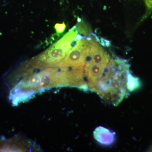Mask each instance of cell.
<instances>
[{"mask_svg":"<svg viewBox=\"0 0 152 152\" xmlns=\"http://www.w3.org/2000/svg\"><path fill=\"white\" fill-rule=\"evenodd\" d=\"M90 38L82 36L77 39L73 47L56 67L84 69L91 48Z\"/></svg>","mask_w":152,"mask_h":152,"instance_id":"3","label":"cell"},{"mask_svg":"<svg viewBox=\"0 0 152 152\" xmlns=\"http://www.w3.org/2000/svg\"><path fill=\"white\" fill-rule=\"evenodd\" d=\"M141 86L140 79L132 75L129 70L127 74V89L130 92L137 90Z\"/></svg>","mask_w":152,"mask_h":152,"instance_id":"6","label":"cell"},{"mask_svg":"<svg viewBox=\"0 0 152 152\" xmlns=\"http://www.w3.org/2000/svg\"><path fill=\"white\" fill-rule=\"evenodd\" d=\"M146 7V12L142 18V20H145L151 15L152 12V0H143Z\"/></svg>","mask_w":152,"mask_h":152,"instance_id":"7","label":"cell"},{"mask_svg":"<svg viewBox=\"0 0 152 152\" xmlns=\"http://www.w3.org/2000/svg\"><path fill=\"white\" fill-rule=\"evenodd\" d=\"M76 28L77 26H75L50 48L30 60L27 67L39 69L56 67L77 39Z\"/></svg>","mask_w":152,"mask_h":152,"instance_id":"2","label":"cell"},{"mask_svg":"<svg viewBox=\"0 0 152 152\" xmlns=\"http://www.w3.org/2000/svg\"><path fill=\"white\" fill-rule=\"evenodd\" d=\"M55 28L58 35L63 34L66 28V25L64 23H57L55 25Z\"/></svg>","mask_w":152,"mask_h":152,"instance_id":"8","label":"cell"},{"mask_svg":"<svg viewBox=\"0 0 152 152\" xmlns=\"http://www.w3.org/2000/svg\"><path fill=\"white\" fill-rule=\"evenodd\" d=\"M94 135L97 141L106 145L113 143L115 140V133L102 126L96 128Z\"/></svg>","mask_w":152,"mask_h":152,"instance_id":"5","label":"cell"},{"mask_svg":"<svg viewBox=\"0 0 152 152\" xmlns=\"http://www.w3.org/2000/svg\"><path fill=\"white\" fill-rule=\"evenodd\" d=\"M90 44L91 48L89 54L87 59L90 60L95 64L106 67L110 61V57L108 55L94 39L90 38Z\"/></svg>","mask_w":152,"mask_h":152,"instance_id":"4","label":"cell"},{"mask_svg":"<svg viewBox=\"0 0 152 152\" xmlns=\"http://www.w3.org/2000/svg\"><path fill=\"white\" fill-rule=\"evenodd\" d=\"M129 69V64L126 60H110L93 91L104 100L117 106L127 94V74Z\"/></svg>","mask_w":152,"mask_h":152,"instance_id":"1","label":"cell"}]
</instances>
